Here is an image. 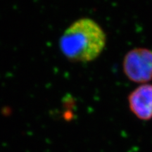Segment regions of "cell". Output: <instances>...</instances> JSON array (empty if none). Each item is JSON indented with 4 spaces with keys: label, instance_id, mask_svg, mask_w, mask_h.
<instances>
[{
    "label": "cell",
    "instance_id": "6da1fadb",
    "mask_svg": "<svg viewBox=\"0 0 152 152\" xmlns=\"http://www.w3.org/2000/svg\"><path fill=\"white\" fill-rule=\"evenodd\" d=\"M106 45V35L103 28L90 18L74 21L59 39L62 54L73 62L92 61L99 56Z\"/></svg>",
    "mask_w": 152,
    "mask_h": 152
},
{
    "label": "cell",
    "instance_id": "7a4b0ae2",
    "mask_svg": "<svg viewBox=\"0 0 152 152\" xmlns=\"http://www.w3.org/2000/svg\"><path fill=\"white\" fill-rule=\"evenodd\" d=\"M124 74L128 80L138 84L152 80V50L145 47L131 49L123 62Z\"/></svg>",
    "mask_w": 152,
    "mask_h": 152
},
{
    "label": "cell",
    "instance_id": "3957f363",
    "mask_svg": "<svg viewBox=\"0 0 152 152\" xmlns=\"http://www.w3.org/2000/svg\"><path fill=\"white\" fill-rule=\"evenodd\" d=\"M130 111L137 118L144 121L152 119V84L137 87L128 97Z\"/></svg>",
    "mask_w": 152,
    "mask_h": 152
}]
</instances>
